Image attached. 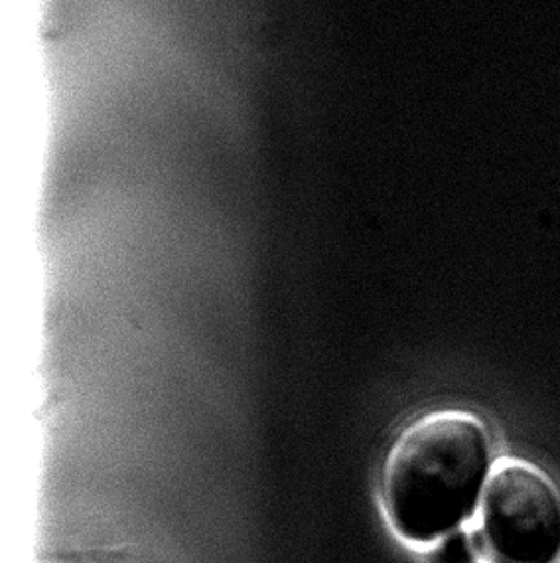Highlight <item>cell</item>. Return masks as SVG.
<instances>
[{
	"instance_id": "obj_1",
	"label": "cell",
	"mask_w": 560,
	"mask_h": 563,
	"mask_svg": "<svg viewBox=\"0 0 560 563\" xmlns=\"http://www.w3.org/2000/svg\"><path fill=\"white\" fill-rule=\"evenodd\" d=\"M493 466L490 431L472 411L438 409L416 418L396 435L381 466L387 522L406 542H436L480 505Z\"/></svg>"
},
{
	"instance_id": "obj_2",
	"label": "cell",
	"mask_w": 560,
	"mask_h": 563,
	"mask_svg": "<svg viewBox=\"0 0 560 563\" xmlns=\"http://www.w3.org/2000/svg\"><path fill=\"white\" fill-rule=\"evenodd\" d=\"M480 536L495 563L557 562L559 485L531 461L503 459L483 486Z\"/></svg>"
},
{
	"instance_id": "obj_3",
	"label": "cell",
	"mask_w": 560,
	"mask_h": 563,
	"mask_svg": "<svg viewBox=\"0 0 560 563\" xmlns=\"http://www.w3.org/2000/svg\"><path fill=\"white\" fill-rule=\"evenodd\" d=\"M430 563H475V544L472 536L464 528H456L452 532L436 540L428 552Z\"/></svg>"
}]
</instances>
